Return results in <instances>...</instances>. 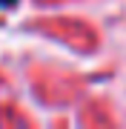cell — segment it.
<instances>
[{
  "label": "cell",
  "instance_id": "obj_1",
  "mask_svg": "<svg viewBox=\"0 0 126 129\" xmlns=\"http://www.w3.org/2000/svg\"><path fill=\"white\" fill-rule=\"evenodd\" d=\"M17 0H0V6H14Z\"/></svg>",
  "mask_w": 126,
  "mask_h": 129
}]
</instances>
